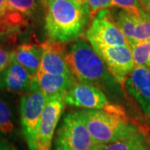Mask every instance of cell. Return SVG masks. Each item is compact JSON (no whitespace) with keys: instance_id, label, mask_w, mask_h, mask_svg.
<instances>
[{"instance_id":"cell-1","label":"cell","mask_w":150,"mask_h":150,"mask_svg":"<svg viewBox=\"0 0 150 150\" xmlns=\"http://www.w3.org/2000/svg\"><path fill=\"white\" fill-rule=\"evenodd\" d=\"M45 8L44 28L49 40H78L89 27L92 14L86 0H53Z\"/></svg>"},{"instance_id":"cell-2","label":"cell","mask_w":150,"mask_h":150,"mask_svg":"<svg viewBox=\"0 0 150 150\" xmlns=\"http://www.w3.org/2000/svg\"><path fill=\"white\" fill-rule=\"evenodd\" d=\"M67 62L75 79L102 90L111 98L121 101L123 97V87L108 72L105 64L90 44L76 41L67 54Z\"/></svg>"},{"instance_id":"cell-3","label":"cell","mask_w":150,"mask_h":150,"mask_svg":"<svg viewBox=\"0 0 150 150\" xmlns=\"http://www.w3.org/2000/svg\"><path fill=\"white\" fill-rule=\"evenodd\" d=\"M77 112L93 139L100 144H109L144 131L127 115L92 109Z\"/></svg>"},{"instance_id":"cell-4","label":"cell","mask_w":150,"mask_h":150,"mask_svg":"<svg viewBox=\"0 0 150 150\" xmlns=\"http://www.w3.org/2000/svg\"><path fill=\"white\" fill-rule=\"evenodd\" d=\"M77 111L68 112L59 125L54 139V150H102Z\"/></svg>"},{"instance_id":"cell-5","label":"cell","mask_w":150,"mask_h":150,"mask_svg":"<svg viewBox=\"0 0 150 150\" xmlns=\"http://www.w3.org/2000/svg\"><path fill=\"white\" fill-rule=\"evenodd\" d=\"M64 101L67 105L83 109L103 110L119 115H127L123 108L110 102L102 90L78 80L66 93Z\"/></svg>"},{"instance_id":"cell-6","label":"cell","mask_w":150,"mask_h":150,"mask_svg":"<svg viewBox=\"0 0 150 150\" xmlns=\"http://www.w3.org/2000/svg\"><path fill=\"white\" fill-rule=\"evenodd\" d=\"M66 93H59L46 98L40 118L33 150H52L54 132L64 110Z\"/></svg>"},{"instance_id":"cell-7","label":"cell","mask_w":150,"mask_h":150,"mask_svg":"<svg viewBox=\"0 0 150 150\" xmlns=\"http://www.w3.org/2000/svg\"><path fill=\"white\" fill-rule=\"evenodd\" d=\"M46 103V97L38 88L31 89L21 99L20 115L23 133L29 150H33L40 118Z\"/></svg>"},{"instance_id":"cell-8","label":"cell","mask_w":150,"mask_h":150,"mask_svg":"<svg viewBox=\"0 0 150 150\" xmlns=\"http://www.w3.org/2000/svg\"><path fill=\"white\" fill-rule=\"evenodd\" d=\"M92 48L99 55L110 74L122 87L135 68L129 46H105L93 44Z\"/></svg>"},{"instance_id":"cell-9","label":"cell","mask_w":150,"mask_h":150,"mask_svg":"<svg viewBox=\"0 0 150 150\" xmlns=\"http://www.w3.org/2000/svg\"><path fill=\"white\" fill-rule=\"evenodd\" d=\"M85 38L90 45L129 46L127 38L112 22L98 17L93 19L85 33Z\"/></svg>"},{"instance_id":"cell-10","label":"cell","mask_w":150,"mask_h":150,"mask_svg":"<svg viewBox=\"0 0 150 150\" xmlns=\"http://www.w3.org/2000/svg\"><path fill=\"white\" fill-rule=\"evenodd\" d=\"M124 87L150 121V69L145 67H135Z\"/></svg>"},{"instance_id":"cell-11","label":"cell","mask_w":150,"mask_h":150,"mask_svg":"<svg viewBox=\"0 0 150 150\" xmlns=\"http://www.w3.org/2000/svg\"><path fill=\"white\" fill-rule=\"evenodd\" d=\"M43 54L39 71L50 74L74 75L67 62V54L64 43L48 40L41 43Z\"/></svg>"},{"instance_id":"cell-12","label":"cell","mask_w":150,"mask_h":150,"mask_svg":"<svg viewBox=\"0 0 150 150\" xmlns=\"http://www.w3.org/2000/svg\"><path fill=\"white\" fill-rule=\"evenodd\" d=\"M32 75L14 60L0 72V88L13 93H27L30 90Z\"/></svg>"},{"instance_id":"cell-13","label":"cell","mask_w":150,"mask_h":150,"mask_svg":"<svg viewBox=\"0 0 150 150\" xmlns=\"http://www.w3.org/2000/svg\"><path fill=\"white\" fill-rule=\"evenodd\" d=\"M34 79L38 88L43 92L46 98L59 93H66L77 79L74 75L50 74L38 71Z\"/></svg>"},{"instance_id":"cell-14","label":"cell","mask_w":150,"mask_h":150,"mask_svg":"<svg viewBox=\"0 0 150 150\" xmlns=\"http://www.w3.org/2000/svg\"><path fill=\"white\" fill-rule=\"evenodd\" d=\"M42 54L41 44L23 43L13 51V60L26 69L32 76H35L40 69Z\"/></svg>"},{"instance_id":"cell-15","label":"cell","mask_w":150,"mask_h":150,"mask_svg":"<svg viewBox=\"0 0 150 150\" xmlns=\"http://www.w3.org/2000/svg\"><path fill=\"white\" fill-rule=\"evenodd\" d=\"M27 24L26 17L13 9L7 0H0V36L15 33Z\"/></svg>"},{"instance_id":"cell-16","label":"cell","mask_w":150,"mask_h":150,"mask_svg":"<svg viewBox=\"0 0 150 150\" xmlns=\"http://www.w3.org/2000/svg\"><path fill=\"white\" fill-rule=\"evenodd\" d=\"M102 150H150V137L144 131L105 145Z\"/></svg>"},{"instance_id":"cell-17","label":"cell","mask_w":150,"mask_h":150,"mask_svg":"<svg viewBox=\"0 0 150 150\" xmlns=\"http://www.w3.org/2000/svg\"><path fill=\"white\" fill-rule=\"evenodd\" d=\"M146 41H150V14L144 9L136 16L134 44Z\"/></svg>"},{"instance_id":"cell-18","label":"cell","mask_w":150,"mask_h":150,"mask_svg":"<svg viewBox=\"0 0 150 150\" xmlns=\"http://www.w3.org/2000/svg\"><path fill=\"white\" fill-rule=\"evenodd\" d=\"M135 67L148 68L150 55V41L136 43L130 46Z\"/></svg>"},{"instance_id":"cell-19","label":"cell","mask_w":150,"mask_h":150,"mask_svg":"<svg viewBox=\"0 0 150 150\" xmlns=\"http://www.w3.org/2000/svg\"><path fill=\"white\" fill-rule=\"evenodd\" d=\"M7 2L13 9L19 12L28 19L36 14L41 0H7Z\"/></svg>"},{"instance_id":"cell-20","label":"cell","mask_w":150,"mask_h":150,"mask_svg":"<svg viewBox=\"0 0 150 150\" xmlns=\"http://www.w3.org/2000/svg\"><path fill=\"white\" fill-rule=\"evenodd\" d=\"M14 130V123L13 120L10 108L3 99L0 98V134L11 135Z\"/></svg>"},{"instance_id":"cell-21","label":"cell","mask_w":150,"mask_h":150,"mask_svg":"<svg viewBox=\"0 0 150 150\" xmlns=\"http://www.w3.org/2000/svg\"><path fill=\"white\" fill-rule=\"evenodd\" d=\"M111 8L123 9L134 15H139L144 10L139 0H112Z\"/></svg>"},{"instance_id":"cell-22","label":"cell","mask_w":150,"mask_h":150,"mask_svg":"<svg viewBox=\"0 0 150 150\" xmlns=\"http://www.w3.org/2000/svg\"><path fill=\"white\" fill-rule=\"evenodd\" d=\"M91 11L92 18L103 10L111 8L112 0H86Z\"/></svg>"},{"instance_id":"cell-23","label":"cell","mask_w":150,"mask_h":150,"mask_svg":"<svg viewBox=\"0 0 150 150\" xmlns=\"http://www.w3.org/2000/svg\"><path fill=\"white\" fill-rule=\"evenodd\" d=\"M13 51H7L0 46V72L8 68L13 61Z\"/></svg>"},{"instance_id":"cell-24","label":"cell","mask_w":150,"mask_h":150,"mask_svg":"<svg viewBox=\"0 0 150 150\" xmlns=\"http://www.w3.org/2000/svg\"><path fill=\"white\" fill-rule=\"evenodd\" d=\"M139 1L143 8L150 14V0H139Z\"/></svg>"},{"instance_id":"cell-25","label":"cell","mask_w":150,"mask_h":150,"mask_svg":"<svg viewBox=\"0 0 150 150\" xmlns=\"http://www.w3.org/2000/svg\"><path fill=\"white\" fill-rule=\"evenodd\" d=\"M0 150H14L12 147H10L8 144L0 140Z\"/></svg>"},{"instance_id":"cell-26","label":"cell","mask_w":150,"mask_h":150,"mask_svg":"<svg viewBox=\"0 0 150 150\" xmlns=\"http://www.w3.org/2000/svg\"><path fill=\"white\" fill-rule=\"evenodd\" d=\"M51 1H53V0H41V3H42V4L45 7V6L47 5L48 3H50Z\"/></svg>"},{"instance_id":"cell-27","label":"cell","mask_w":150,"mask_h":150,"mask_svg":"<svg viewBox=\"0 0 150 150\" xmlns=\"http://www.w3.org/2000/svg\"><path fill=\"white\" fill-rule=\"evenodd\" d=\"M148 69H150V55H149V62H148Z\"/></svg>"}]
</instances>
